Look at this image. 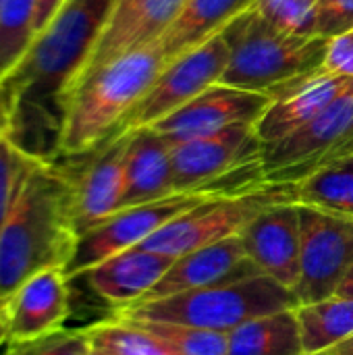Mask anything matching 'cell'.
Here are the masks:
<instances>
[{
	"label": "cell",
	"mask_w": 353,
	"mask_h": 355,
	"mask_svg": "<svg viewBox=\"0 0 353 355\" xmlns=\"http://www.w3.org/2000/svg\"><path fill=\"white\" fill-rule=\"evenodd\" d=\"M114 0H67L0 79L12 100L15 144L29 156L58 160L67 92L85 62Z\"/></svg>",
	"instance_id": "6da1fadb"
},
{
	"label": "cell",
	"mask_w": 353,
	"mask_h": 355,
	"mask_svg": "<svg viewBox=\"0 0 353 355\" xmlns=\"http://www.w3.org/2000/svg\"><path fill=\"white\" fill-rule=\"evenodd\" d=\"M79 241L64 158L35 160L0 231V304L29 277L62 268Z\"/></svg>",
	"instance_id": "7a4b0ae2"
},
{
	"label": "cell",
	"mask_w": 353,
	"mask_h": 355,
	"mask_svg": "<svg viewBox=\"0 0 353 355\" xmlns=\"http://www.w3.org/2000/svg\"><path fill=\"white\" fill-rule=\"evenodd\" d=\"M164 64L160 42H154L110 60L79 83L64 102L58 158L87 154L114 135Z\"/></svg>",
	"instance_id": "3957f363"
},
{
	"label": "cell",
	"mask_w": 353,
	"mask_h": 355,
	"mask_svg": "<svg viewBox=\"0 0 353 355\" xmlns=\"http://www.w3.org/2000/svg\"><path fill=\"white\" fill-rule=\"evenodd\" d=\"M221 33L231 48L221 83L264 94L320 71L331 44L318 33H285L254 6L235 17Z\"/></svg>",
	"instance_id": "277c9868"
},
{
	"label": "cell",
	"mask_w": 353,
	"mask_h": 355,
	"mask_svg": "<svg viewBox=\"0 0 353 355\" xmlns=\"http://www.w3.org/2000/svg\"><path fill=\"white\" fill-rule=\"evenodd\" d=\"M298 306V297L291 289L277 283L273 277L258 272L162 300L139 302L117 310L114 318L179 322L231 333L248 320Z\"/></svg>",
	"instance_id": "5b68a950"
},
{
	"label": "cell",
	"mask_w": 353,
	"mask_h": 355,
	"mask_svg": "<svg viewBox=\"0 0 353 355\" xmlns=\"http://www.w3.org/2000/svg\"><path fill=\"white\" fill-rule=\"evenodd\" d=\"M285 202H295V183H266L252 191L216 196L166 223L139 248L177 258L239 235L258 214Z\"/></svg>",
	"instance_id": "8992f818"
},
{
	"label": "cell",
	"mask_w": 353,
	"mask_h": 355,
	"mask_svg": "<svg viewBox=\"0 0 353 355\" xmlns=\"http://www.w3.org/2000/svg\"><path fill=\"white\" fill-rule=\"evenodd\" d=\"M353 154V87L302 129L262 144L266 183H298L314 171Z\"/></svg>",
	"instance_id": "52a82bcc"
},
{
	"label": "cell",
	"mask_w": 353,
	"mask_h": 355,
	"mask_svg": "<svg viewBox=\"0 0 353 355\" xmlns=\"http://www.w3.org/2000/svg\"><path fill=\"white\" fill-rule=\"evenodd\" d=\"M216 196H225V193L212 189H198V191L173 193L156 202H148L114 212L100 225L79 235L73 258L64 266L67 279L71 281L75 277H81L85 270L100 264L102 260L141 245L150 235H154L166 223Z\"/></svg>",
	"instance_id": "ba28073f"
},
{
	"label": "cell",
	"mask_w": 353,
	"mask_h": 355,
	"mask_svg": "<svg viewBox=\"0 0 353 355\" xmlns=\"http://www.w3.org/2000/svg\"><path fill=\"white\" fill-rule=\"evenodd\" d=\"M231 48L223 33L206 40L202 46L166 62L144 98L123 119L117 133H127L141 127H152L173 114L210 85L221 83L229 64Z\"/></svg>",
	"instance_id": "9c48e42d"
},
{
	"label": "cell",
	"mask_w": 353,
	"mask_h": 355,
	"mask_svg": "<svg viewBox=\"0 0 353 355\" xmlns=\"http://www.w3.org/2000/svg\"><path fill=\"white\" fill-rule=\"evenodd\" d=\"M300 206L302 258L293 289L298 304H314L339 291L353 264V218Z\"/></svg>",
	"instance_id": "30bf717a"
},
{
	"label": "cell",
	"mask_w": 353,
	"mask_h": 355,
	"mask_svg": "<svg viewBox=\"0 0 353 355\" xmlns=\"http://www.w3.org/2000/svg\"><path fill=\"white\" fill-rule=\"evenodd\" d=\"M260 156L262 141L256 133V123H237L223 131L181 141L171 148L173 191H218L214 187L216 181L260 162Z\"/></svg>",
	"instance_id": "8fae6325"
},
{
	"label": "cell",
	"mask_w": 353,
	"mask_h": 355,
	"mask_svg": "<svg viewBox=\"0 0 353 355\" xmlns=\"http://www.w3.org/2000/svg\"><path fill=\"white\" fill-rule=\"evenodd\" d=\"M183 4L185 0H114L85 62L67 92V98L79 83L110 60L160 42L179 17Z\"/></svg>",
	"instance_id": "7c38bea8"
},
{
	"label": "cell",
	"mask_w": 353,
	"mask_h": 355,
	"mask_svg": "<svg viewBox=\"0 0 353 355\" xmlns=\"http://www.w3.org/2000/svg\"><path fill=\"white\" fill-rule=\"evenodd\" d=\"M127 144L129 131L110 135L92 152L77 156L79 164H71L64 158L73 177V206L79 235L121 210Z\"/></svg>",
	"instance_id": "4fadbf2b"
},
{
	"label": "cell",
	"mask_w": 353,
	"mask_h": 355,
	"mask_svg": "<svg viewBox=\"0 0 353 355\" xmlns=\"http://www.w3.org/2000/svg\"><path fill=\"white\" fill-rule=\"evenodd\" d=\"M270 102L273 98L264 92L214 83L173 114L154 123L152 129L171 146H177L193 137L223 131L237 123H258Z\"/></svg>",
	"instance_id": "5bb4252c"
},
{
	"label": "cell",
	"mask_w": 353,
	"mask_h": 355,
	"mask_svg": "<svg viewBox=\"0 0 353 355\" xmlns=\"http://www.w3.org/2000/svg\"><path fill=\"white\" fill-rule=\"evenodd\" d=\"M0 314L10 345L62 329L71 314V289L64 270L48 268L23 281L0 304Z\"/></svg>",
	"instance_id": "9a60e30c"
},
{
	"label": "cell",
	"mask_w": 353,
	"mask_h": 355,
	"mask_svg": "<svg viewBox=\"0 0 353 355\" xmlns=\"http://www.w3.org/2000/svg\"><path fill=\"white\" fill-rule=\"evenodd\" d=\"M246 256L287 289H295L300 281L302 229L300 206L295 202L277 204L258 214L241 233Z\"/></svg>",
	"instance_id": "2e32d148"
},
{
	"label": "cell",
	"mask_w": 353,
	"mask_h": 355,
	"mask_svg": "<svg viewBox=\"0 0 353 355\" xmlns=\"http://www.w3.org/2000/svg\"><path fill=\"white\" fill-rule=\"evenodd\" d=\"M353 87V77L316 71L314 75L295 79L273 89L266 112L256 123V133L262 144H275L293 131L308 125L339 96Z\"/></svg>",
	"instance_id": "e0dca14e"
},
{
	"label": "cell",
	"mask_w": 353,
	"mask_h": 355,
	"mask_svg": "<svg viewBox=\"0 0 353 355\" xmlns=\"http://www.w3.org/2000/svg\"><path fill=\"white\" fill-rule=\"evenodd\" d=\"M260 268L246 256L241 237H229L183 256H177L164 277L156 283V287L141 300H162L204 287H212L225 281L243 279L250 275H258ZM264 275V272H262ZM139 304V302H137Z\"/></svg>",
	"instance_id": "ac0fdd59"
},
{
	"label": "cell",
	"mask_w": 353,
	"mask_h": 355,
	"mask_svg": "<svg viewBox=\"0 0 353 355\" xmlns=\"http://www.w3.org/2000/svg\"><path fill=\"white\" fill-rule=\"evenodd\" d=\"M173 260L171 256L137 245L102 260L81 277L98 297L123 310L141 302L164 277Z\"/></svg>",
	"instance_id": "d6986e66"
},
{
	"label": "cell",
	"mask_w": 353,
	"mask_h": 355,
	"mask_svg": "<svg viewBox=\"0 0 353 355\" xmlns=\"http://www.w3.org/2000/svg\"><path fill=\"white\" fill-rule=\"evenodd\" d=\"M171 148L173 146L152 127L129 131L121 210L175 193L171 177Z\"/></svg>",
	"instance_id": "ffe728a7"
},
{
	"label": "cell",
	"mask_w": 353,
	"mask_h": 355,
	"mask_svg": "<svg viewBox=\"0 0 353 355\" xmlns=\"http://www.w3.org/2000/svg\"><path fill=\"white\" fill-rule=\"evenodd\" d=\"M256 0H185L179 17L160 40L166 62L221 33Z\"/></svg>",
	"instance_id": "44dd1931"
},
{
	"label": "cell",
	"mask_w": 353,
	"mask_h": 355,
	"mask_svg": "<svg viewBox=\"0 0 353 355\" xmlns=\"http://www.w3.org/2000/svg\"><path fill=\"white\" fill-rule=\"evenodd\" d=\"M227 355H306L295 308L248 320L227 333Z\"/></svg>",
	"instance_id": "7402d4cb"
},
{
	"label": "cell",
	"mask_w": 353,
	"mask_h": 355,
	"mask_svg": "<svg viewBox=\"0 0 353 355\" xmlns=\"http://www.w3.org/2000/svg\"><path fill=\"white\" fill-rule=\"evenodd\" d=\"M306 355H318L353 335V297L333 293L295 308Z\"/></svg>",
	"instance_id": "603a6c76"
},
{
	"label": "cell",
	"mask_w": 353,
	"mask_h": 355,
	"mask_svg": "<svg viewBox=\"0 0 353 355\" xmlns=\"http://www.w3.org/2000/svg\"><path fill=\"white\" fill-rule=\"evenodd\" d=\"M295 204L353 218V154L298 181Z\"/></svg>",
	"instance_id": "cb8c5ba5"
},
{
	"label": "cell",
	"mask_w": 353,
	"mask_h": 355,
	"mask_svg": "<svg viewBox=\"0 0 353 355\" xmlns=\"http://www.w3.org/2000/svg\"><path fill=\"white\" fill-rule=\"evenodd\" d=\"M123 320V318H121ZM150 333L171 355H227V333L179 322L129 320Z\"/></svg>",
	"instance_id": "d4e9b609"
},
{
	"label": "cell",
	"mask_w": 353,
	"mask_h": 355,
	"mask_svg": "<svg viewBox=\"0 0 353 355\" xmlns=\"http://www.w3.org/2000/svg\"><path fill=\"white\" fill-rule=\"evenodd\" d=\"M92 349L106 355H171L150 333L121 318H110L83 329Z\"/></svg>",
	"instance_id": "484cf974"
},
{
	"label": "cell",
	"mask_w": 353,
	"mask_h": 355,
	"mask_svg": "<svg viewBox=\"0 0 353 355\" xmlns=\"http://www.w3.org/2000/svg\"><path fill=\"white\" fill-rule=\"evenodd\" d=\"M35 0H0V79L33 40Z\"/></svg>",
	"instance_id": "4316f807"
},
{
	"label": "cell",
	"mask_w": 353,
	"mask_h": 355,
	"mask_svg": "<svg viewBox=\"0 0 353 355\" xmlns=\"http://www.w3.org/2000/svg\"><path fill=\"white\" fill-rule=\"evenodd\" d=\"M35 156H29L25 150H21L10 135L0 133V231L17 202V196L21 191V185L29 173V168L35 164Z\"/></svg>",
	"instance_id": "83f0119b"
},
{
	"label": "cell",
	"mask_w": 353,
	"mask_h": 355,
	"mask_svg": "<svg viewBox=\"0 0 353 355\" xmlns=\"http://www.w3.org/2000/svg\"><path fill=\"white\" fill-rule=\"evenodd\" d=\"M318 0H256L254 8L277 29L293 35H316Z\"/></svg>",
	"instance_id": "f1b7e54d"
},
{
	"label": "cell",
	"mask_w": 353,
	"mask_h": 355,
	"mask_svg": "<svg viewBox=\"0 0 353 355\" xmlns=\"http://www.w3.org/2000/svg\"><path fill=\"white\" fill-rule=\"evenodd\" d=\"M92 345L83 329H58L25 343L8 345L4 355H89Z\"/></svg>",
	"instance_id": "f546056e"
},
{
	"label": "cell",
	"mask_w": 353,
	"mask_h": 355,
	"mask_svg": "<svg viewBox=\"0 0 353 355\" xmlns=\"http://www.w3.org/2000/svg\"><path fill=\"white\" fill-rule=\"evenodd\" d=\"M353 29V0H318L316 33L322 37H337Z\"/></svg>",
	"instance_id": "4dcf8cb0"
},
{
	"label": "cell",
	"mask_w": 353,
	"mask_h": 355,
	"mask_svg": "<svg viewBox=\"0 0 353 355\" xmlns=\"http://www.w3.org/2000/svg\"><path fill=\"white\" fill-rule=\"evenodd\" d=\"M322 71L353 77V29L331 40Z\"/></svg>",
	"instance_id": "1f68e13d"
},
{
	"label": "cell",
	"mask_w": 353,
	"mask_h": 355,
	"mask_svg": "<svg viewBox=\"0 0 353 355\" xmlns=\"http://www.w3.org/2000/svg\"><path fill=\"white\" fill-rule=\"evenodd\" d=\"M67 0H35V17H33V33L37 35L64 6ZM33 35V37H35Z\"/></svg>",
	"instance_id": "d6a6232c"
},
{
	"label": "cell",
	"mask_w": 353,
	"mask_h": 355,
	"mask_svg": "<svg viewBox=\"0 0 353 355\" xmlns=\"http://www.w3.org/2000/svg\"><path fill=\"white\" fill-rule=\"evenodd\" d=\"M12 131V100L8 92L0 85V133L10 135Z\"/></svg>",
	"instance_id": "836d02e7"
},
{
	"label": "cell",
	"mask_w": 353,
	"mask_h": 355,
	"mask_svg": "<svg viewBox=\"0 0 353 355\" xmlns=\"http://www.w3.org/2000/svg\"><path fill=\"white\" fill-rule=\"evenodd\" d=\"M318 355H353V335L347 337L345 341L337 343L335 347H331V349H327V352H322V354Z\"/></svg>",
	"instance_id": "e575fe53"
},
{
	"label": "cell",
	"mask_w": 353,
	"mask_h": 355,
	"mask_svg": "<svg viewBox=\"0 0 353 355\" xmlns=\"http://www.w3.org/2000/svg\"><path fill=\"white\" fill-rule=\"evenodd\" d=\"M337 293L347 295V297H353V264L352 268H350V272H347V277L343 279V283H341V287H339Z\"/></svg>",
	"instance_id": "d590c367"
},
{
	"label": "cell",
	"mask_w": 353,
	"mask_h": 355,
	"mask_svg": "<svg viewBox=\"0 0 353 355\" xmlns=\"http://www.w3.org/2000/svg\"><path fill=\"white\" fill-rule=\"evenodd\" d=\"M8 341H6V333H4V322H2V314H0V355L6 354L8 349Z\"/></svg>",
	"instance_id": "8d00e7d4"
},
{
	"label": "cell",
	"mask_w": 353,
	"mask_h": 355,
	"mask_svg": "<svg viewBox=\"0 0 353 355\" xmlns=\"http://www.w3.org/2000/svg\"><path fill=\"white\" fill-rule=\"evenodd\" d=\"M89 355H106V354H102V352H96V349H92V352H89Z\"/></svg>",
	"instance_id": "74e56055"
}]
</instances>
